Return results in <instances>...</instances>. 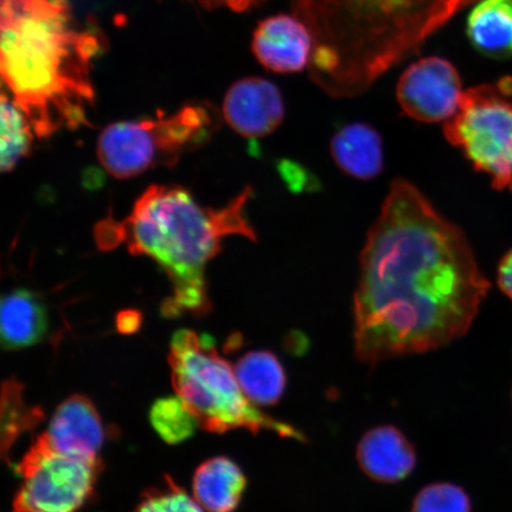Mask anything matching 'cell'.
Segmentation results:
<instances>
[{
    "label": "cell",
    "mask_w": 512,
    "mask_h": 512,
    "mask_svg": "<svg viewBox=\"0 0 512 512\" xmlns=\"http://www.w3.org/2000/svg\"><path fill=\"white\" fill-rule=\"evenodd\" d=\"M143 315L137 310L121 311L117 317V328L120 334L131 335L142 326Z\"/></svg>",
    "instance_id": "24"
},
{
    "label": "cell",
    "mask_w": 512,
    "mask_h": 512,
    "mask_svg": "<svg viewBox=\"0 0 512 512\" xmlns=\"http://www.w3.org/2000/svg\"><path fill=\"white\" fill-rule=\"evenodd\" d=\"M243 393L258 406H273L283 398L286 371L277 355L268 350L249 351L234 368Z\"/></svg>",
    "instance_id": "18"
},
{
    "label": "cell",
    "mask_w": 512,
    "mask_h": 512,
    "mask_svg": "<svg viewBox=\"0 0 512 512\" xmlns=\"http://www.w3.org/2000/svg\"><path fill=\"white\" fill-rule=\"evenodd\" d=\"M150 420L159 437L170 445L181 444L191 438L200 426L179 396H169L153 403Z\"/></svg>",
    "instance_id": "21"
},
{
    "label": "cell",
    "mask_w": 512,
    "mask_h": 512,
    "mask_svg": "<svg viewBox=\"0 0 512 512\" xmlns=\"http://www.w3.org/2000/svg\"><path fill=\"white\" fill-rule=\"evenodd\" d=\"M511 398H512V394H511Z\"/></svg>",
    "instance_id": "27"
},
{
    "label": "cell",
    "mask_w": 512,
    "mask_h": 512,
    "mask_svg": "<svg viewBox=\"0 0 512 512\" xmlns=\"http://www.w3.org/2000/svg\"><path fill=\"white\" fill-rule=\"evenodd\" d=\"M412 512H472V503L462 486L434 483L415 496Z\"/></svg>",
    "instance_id": "22"
},
{
    "label": "cell",
    "mask_w": 512,
    "mask_h": 512,
    "mask_svg": "<svg viewBox=\"0 0 512 512\" xmlns=\"http://www.w3.org/2000/svg\"><path fill=\"white\" fill-rule=\"evenodd\" d=\"M207 8H216V6H228L234 11H245L254 3V0H198Z\"/></svg>",
    "instance_id": "26"
},
{
    "label": "cell",
    "mask_w": 512,
    "mask_h": 512,
    "mask_svg": "<svg viewBox=\"0 0 512 512\" xmlns=\"http://www.w3.org/2000/svg\"><path fill=\"white\" fill-rule=\"evenodd\" d=\"M0 30L4 85L37 136L88 125L94 105L89 69L101 46L69 0H2Z\"/></svg>",
    "instance_id": "2"
},
{
    "label": "cell",
    "mask_w": 512,
    "mask_h": 512,
    "mask_svg": "<svg viewBox=\"0 0 512 512\" xmlns=\"http://www.w3.org/2000/svg\"><path fill=\"white\" fill-rule=\"evenodd\" d=\"M489 288L463 230L413 183L395 179L361 253L354 297L358 360L376 366L457 341Z\"/></svg>",
    "instance_id": "1"
},
{
    "label": "cell",
    "mask_w": 512,
    "mask_h": 512,
    "mask_svg": "<svg viewBox=\"0 0 512 512\" xmlns=\"http://www.w3.org/2000/svg\"><path fill=\"white\" fill-rule=\"evenodd\" d=\"M357 462L366 475L382 484L406 479L416 466V451L399 428L392 425L373 428L358 443Z\"/></svg>",
    "instance_id": "13"
},
{
    "label": "cell",
    "mask_w": 512,
    "mask_h": 512,
    "mask_svg": "<svg viewBox=\"0 0 512 512\" xmlns=\"http://www.w3.org/2000/svg\"><path fill=\"white\" fill-rule=\"evenodd\" d=\"M44 419L41 408L25 405L22 384L15 379L6 380L2 393V452L8 459L12 447L22 434L27 433Z\"/></svg>",
    "instance_id": "19"
},
{
    "label": "cell",
    "mask_w": 512,
    "mask_h": 512,
    "mask_svg": "<svg viewBox=\"0 0 512 512\" xmlns=\"http://www.w3.org/2000/svg\"><path fill=\"white\" fill-rule=\"evenodd\" d=\"M498 286L512 300V251L504 256L498 268Z\"/></svg>",
    "instance_id": "25"
},
{
    "label": "cell",
    "mask_w": 512,
    "mask_h": 512,
    "mask_svg": "<svg viewBox=\"0 0 512 512\" xmlns=\"http://www.w3.org/2000/svg\"><path fill=\"white\" fill-rule=\"evenodd\" d=\"M253 196L247 187L226 207H202L188 190L174 185H151L126 220L106 219L95 229L100 249L110 251L126 243L132 255L158 262L174 285V297L162 305L165 317L184 312L195 316L210 311L204 270L221 251L223 239L241 235L256 242L246 207Z\"/></svg>",
    "instance_id": "4"
},
{
    "label": "cell",
    "mask_w": 512,
    "mask_h": 512,
    "mask_svg": "<svg viewBox=\"0 0 512 512\" xmlns=\"http://www.w3.org/2000/svg\"><path fill=\"white\" fill-rule=\"evenodd\" d=\"M219 127L209 106L188 105L170 117L108 125L96 151L108 174L127 179L157 166L172 168L184 153L208 143Z\"/></svg>",
    "instance_id": "6"
},
{
    "label": "cell",
    "mask_w": 512,
    "mask_h": 512,
    "mask_svg": "<svg viewBox=\"0 0 512 512\" xmlns=\"http://www.w3.org/2000/svg\"><path fill=\"white\" fill-rule=\"evenodd\" d=\"M200 503L177 485L170 476L162 485L146 490L134 512H204Z\"/></svg>",
    "instance_id": "23"
},
{
    "label": "cell",
    "mask_w": 512,
    "mask_h": 512,
    "mask_svg": "<svg viewBox=\"0 0 512 512\" xmlns=\"http://www.w3.org/2000/svg\"><path fill=\"white\" fill-rule=\"evenodd\" d=\"M46 435L57 452L85 460H101L100 451L107 437L98 409L79 394L57 407Z\"/></svg>",
    "instance_id": "12"
},
{
    "label": "cell",
    "mask_w": 512,
    "mask_h": 512,
    "mask_svg": "<svg viewBox=\"0 0 512 512\" xmlns=\"http://www.w3.org/2000/svg\"><path fill=\"white\" fill-rule=\"evenodd\" d=\"M444 134L497 190L511 189L512 79L467 89Z\"/></svg>",
    "instance_id": "7"
},
{
    "label": "cell",
    "mask_w": 512,
    "mask_h": 512,
    "mask_svg": "<svg viewBox=\"0 0 512 512\" xmlns=\"http://www.w3.org/2000/svg\"><path fill=\"white\" fill-rule=\"evenodd\" d=\"M32 127L27 115L9 98L2 94V157L0 168L3 172L14 170L24 157H28L32 146Z\"/></svg>",
    "instance_id": "20"
},
{
    "label": "cell",
    "mask_w": 512,
    "mask_h": 512,
    "mask_svg": "<svg viewBox=\"0 0 512 512\" xmlns=\"http://www.w3.org/2000/svg\"><path fill=\"white\" fill-rule=\"evenodd\" d=\"M510 190L512 191V188Z\"/></svg>",
    "instance_id": "28"
},
{
    "label": "cell",
    "mask_w": 512,
    "mask_h": 512,
    "mask_svg": "<svg viewBox=\"0 0 512 512\" xmlns=\"http://www.w3.org/2000/svg\"><path fill=\"white\" fill-rule=\"evenodd\" d=\"M247 488L240 466L227 457L208 459L197 467L194 497L208 512H234Z\"/></svg>",
    "instance_id": "16"
},
{
    "label": "cell",
    "mask_w": 512,
    "mask_h": 512,
    "mask_svg": "<svg viewBox=\"0 0 512 512\" xmlns=\"http://www.w3.org/2000/svg\"><path fill=\"white\" fill-rule=\"evenodd\" d=\"M462 81L451 62L432 56L412 64L401 75L396 98L402 111L420 123H446L460 107Z\"/></svg>",
    "instance_id": "9"
},
{
    "label": "cell",
    "mask_w": 512,
    "mask_h": 512,
    "mask_svg": "<svg viewBox=\"0 0 512 512\" xmlns=\"http://www.w3.org/2000/svg\"><path fill=\"white\" fill-rule=\"evenodd\" d=\"M331 156L344 174L370 181L383 170V142L373 126L364 123L345 125L330 144Z\"/></svg>",
    "instance_id": "15"
},
{
    "label": "cell",
    "mask_w": 512,
    "mask_h": 512,
    "mask_svg": "<svg viewBox=\"0 0 512 512\" xmlns=\"http://www.w3.org/2000/svg\"><path fill=\"white\" fill-rule=\"evenodd\" d=\"M2 344L6 350L32 347L48 332V310L38 294L17 288L6 293L0 305Z\"/></svg>",
    "instance_id": "14"
},
{
    "label": "cell",
    "mask_w": 512,
    "mask_h": 512,
    "mask_svg": "<svg viewBox=\"0 0 512 512\" xmlns=\"http://www.w3.org/2000/svg\"><path fill=\"white\" fill-rule=\"evenodd\" d=\"M169 364L177 396L203 430L222 434L243 428L254 434L270 431L281 438L307 441L298 428L261 412L247 398L234 368L208 335L177 331L170 344Z\"/></svg>",
    "instance_id": "5"
},
{
    "label": "cell",
    "mask_w": 512,
    "mask_h": 512,
    "mask_svg": "<svg viewBox=\"0 0 512 512\" xmlns=\"http://www.w3.org/2000/svg\"><path fill=\"white\" fill-rule=\"evenodd\" d=\"M252 48L256 59L271 72L292 74L309 67L315 42L302 19L281 14L259 23Z\"/></svg>",
    "instance_id": "11"
},
{
    "label": "cell",
    "mask_w": 512,
    "mask_h": 512,
    "mask_svg": "<svg viewBox=\"0 0 512 512\" xmlns=\"http://www.w3.org/2000/svg\"><path fill=\"white\" fill-rule=\"evenodd\" d=\"M466 35L478 53L494 60L512 57V0H478L467 17Z\"/></svg>",
    "instance_id": "17"
},
{
    "label": "cell",
    "mask_w": 512,
    "mask_h": 512,
    "mask_svg": "<svg viewBox=\"0 0 512 512\" xmlns=\"http://www.w3.org/2000/svg\"><path fill=\"white\" fill-rule=\"evenodd\" d=\"M101 460L64 456L43 433L16 466L22 485L14 512H78L92 496Z\"/></svg>",
    "instance_id": "8"
},
{
    "label": "cell",
    "mask_w": 512,
    "mask_h": 512,
    "mask_svg": "<svg viewBox=\"0 0 512 512\" xmlns=\"http://www.w3.org/2000/svg\"><path fill=\"white\" fill-rule=\"evenodd\" d=\"M223 117L242 137L270 136L285 118L283 96L271 81L242 79L229 88L223 101Z\"/></svg>",
    "instance_id": "10"
},
{
    "label": "cell",
    "mask_w": 512,
    "mask_h": 512,
    "mask_svg": "<svg viewBox=\"0 0 512 512\" xmlns=\"http://www.w3.org/2000/svg\"><path fill=\"white\" fill-rule=\"evenodd\" d=\"M478 0H292L310 29L313 82L332 98L367 92Z\"/></svg>",
    "instance_id": "3"
}]
</instances>
